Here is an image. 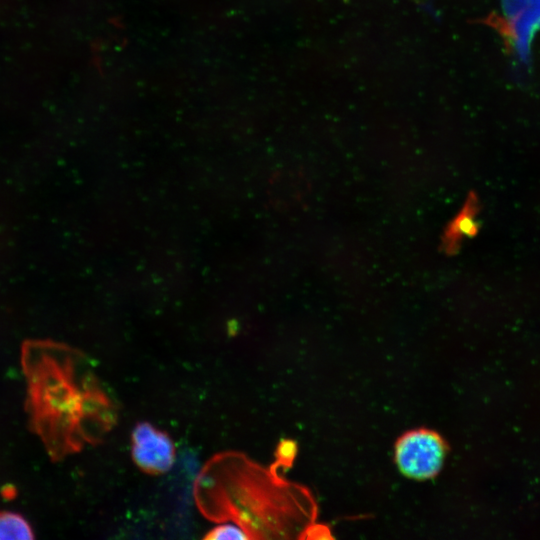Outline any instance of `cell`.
Instances as JSON below:
<instances>
[{
  "label": "cell",
  "mask_w": 540,
  "mask_h": 540,
  "mask_svg": "<svg viewBox=\"0 0 540 540\" xmlns=\"http://www.w3.org/2000/svg\"><path fill=\"white\" fill-rule=\"evenodd\" d=\"M204 539L218 540V539H249L246 533L234 524H220L208 531Z\"/></svg>",
  "instance_id": "52a82bcc"
},
{
  "label": "cell",
  "mask_w": 540,
  "mask_h": 540,
  "mask_svg": "<svg viewBox=\"0 0 540 540\" xmlns=\"http://www.w3.org/2000/svg\"><path fill=\"white\" fill-rule=\"evenodd\" d=\"M33 538V529L22 515L12 511H0V540Z\"/></svg>",
  "instance_id": "8992f818"
},
{
  "label": "cell",
  "mask_w": 540,
  "mask_h": 540,
  "mask_svg": "<svg viewBox=\"0 0 540 540\" xmlns=\"http://www.w3.org/2000/svg\"><path fill=\"white\" fill-rule=\"evenodd\" d=\"M297 454V445L294 441L283 439L276 448L274 462L280 469L288 468L292 465Z\"/></svg>",
  "instance_id": "ba28073f"
},
{
  "label": "cell",
  "mask_w": 540,
  "mask_h": 540,
  "mask_svg": "<svg viewBox=\"0 0 540 540\" xmlns=\"http://www.w3.org/2000/svg\"><path fill=\"white\" fill-rule=\"evenodd\" d=\"M82 360L50 342L26 343L23 349L32 426L56 458L97 443L117 419L114 404Z\"/></svg>",
  "instance_id": "7a4b0ae2"
},
{
  "label": "cell",
  "mask_w": 540,
  "mask_h": 540,
  "mask_svg": "<svg viewBox=\"0 0 540 540\" xmlns=\"http://www.w3.org/2000/svg\"><path fill=\"white\" fill-rule=\"evenodd\" d=\"M447 444L430 429H415L402 434L395 443L394 459L399 471L414 480H427L441 470Z\"/></svg>",
  "instance_id": "3957f363"
},
{
  "label": "cell",
  "mask_w": 540,
  "mask_h": 540,
  "mask_svg": "<svg viewBox=\"0 0 540 540\" xmlns=\"http://www.w3.org/2000/svg\"><path fill=\"white\" fill-rule=\"evenodd\" d=\"M131 456L144 473L160 475L171 470L176 447L170 435L149 422H138L131 433Z\"/></svg>",
  "instance_id": "277c9868"
},
{
  "label": "cell",
  "mask_w": 540,
  "mask_h": 540,
  "mask_svg": "<svg viewBox=\"0 0 540 540\" xmlns=\"http://www.w3.org/2000/svg\"><path fill=\"white\" fill-rule=\"evenodd\" d=\"M478 211V198L471 192L461 210L444 231L442 247L446 253H455L464 238L473 237L478 233L479 223L476 221Z\"/></svg>",
  "instance_id": "5b68a950"
},
{
  "label": "cell",
  "mask_w": 540,
  "mask_h": 540,
  "mask_svg": "<svg viewBox=\"0 0 540 540\" xmlns=\"http://www.w3.org/2000/svg\"><path fill=\"white\" fill-rule=\"evenodd\" d=\"M280 470L241 452L217 453L195 479V503L205 518L232 521L249 539L306 538L316 525L317 503L308 488Z\"/></svg>",
  "instance_id": "6da1fadb"
}]
</instances>
